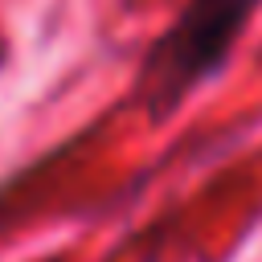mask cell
Wrapping results in <instances>:
<instances>
[{
    "mask_svg": "<svg viewBox=\"0 0 262 262\" xmlns=\"http://www.w3.org/2000/svg\"><path fill=\"white\" fill-rule=\"evenodd\" d=\"M258 4L262 0H188L176 12L139 66V98L151 119H168L196 86L221 74Z\"/></svg>",
    "mask_w": 262,
    "mask_h": 262,
    "instance_id": "obj_1",
    "label": "cell"
}]
</instances>
